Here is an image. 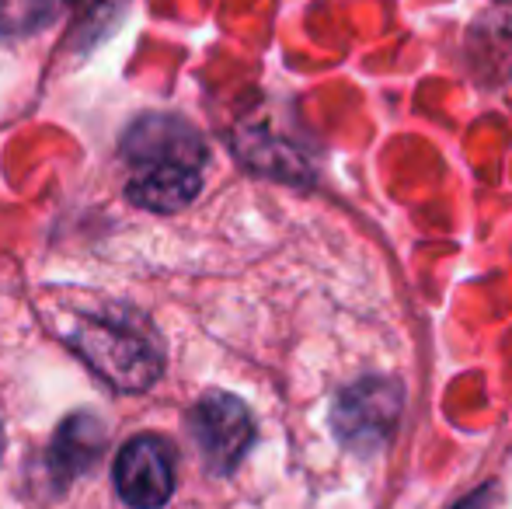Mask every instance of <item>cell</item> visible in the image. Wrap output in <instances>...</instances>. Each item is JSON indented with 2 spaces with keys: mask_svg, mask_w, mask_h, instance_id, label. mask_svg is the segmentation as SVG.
<instances>
[{
  "mask_svg": "<svg viewBox=\"0 0 512 509\" xmlns=\"http://www.w3.org/2000/svg\"><path fill=\"white\" fill-rule=\"evenodd\" d=\"M488 496H492V489H478V492H474V496H467L464 503H457L453 509H485Z\"/></svg>",
  "mask_w": 512,
  "mask_h": 509,
  "instance_id": "7",
  "label": "cell"
},
{
  "mask_svg": "<svg viewBox=\"0 0 512 509\" xmlns=\"http://www.w3.org/2000/svg\"><path fill=\"white\" fill-rule=\"evenodd\" d=\"M401 387L384 377H366L345 387L331 408V429L342 440V447L356 454H377L391 440L394 426L401 419Z\"/></svg>",
  "mask_w": 512,
  "mask_h": 509,
  "instance_id": "3",
  "label": "cell"
},
{
  "mask_svg": "<svg viewBox=\"0 0 512 509\" xmlns=\"http://www.w3.org/2000/svg\"><path fill=\"white\" fill-rule=\"evenodd\" d=\"M115 492L133 509H161L175 492V450L164 436H133L115 457Z\"/></svg>",
  "mask_w": 512,
  "mask_h": 509,
  "instance_id": "5",
  "label": "cell"
},
{
  "mask_svg": "<svg viewBox=\"0 0 512 509\" xmlns=\"http://www.w3.org/2000/svg\"><path fill=\"white\" fill-rule=\"evenodd\" d=\"M56 332L115 391H147L164 374V349L150 321L126 304H88Z\"/></svg>",
  "mask_w": 512,
  "mask_h": 509,
  "instance_id": "1",
  "label": "cell"
},
{
  "mask_svg": "<svg viewBox=\"0 0 512 509\" xmlns=\"http://www.w3.org/2000/svg\"><path fill=\"white\" fill-rule=\"evenodd\" d=\"M133 178L129 199L143 210L178 213L203 189L206 147L196 129L171 116H147L126 133L122 143Z\"/></svg>",
  "mask_w": 512,
  "mask_h": 509,
  "instance_id": "2",
  "label": "cell"
},
{
  "mask_svg": "<svg viewBox=\"0 0 512 509\" xmlns=\"http://www.w3.org/2000/svg\"><path fill=\"white\" fill-rule=\"evenodd\" d=\"M102 454H105L102 419L91 412H74L60 422V429L53 433V443H49V475H53V482L60 489H67L70 482L88 475Z\"/></svg>",
  "mask_w": 512,
  "mask_h": 509,
  "instance_id": "6",
  "label": "cell"
},
{
  "mask_svg": "<svg viewBox=\"0 0 512 509\" xmlns=\"http://www.w3.org/2000/svg\"><path fill=\"white\" fill-rule=\"evenodd\" d=\"M189 433L213 475H230L255 443V419L248 405L227 391H209L192 405Z\"/></svg>",
  "mask_w": 512,
  "mask_h": 509,
  "instance_id": "4",
  "label": "cell"
},
{
  "mask_svg": "<svg viewBox=\"0 0 512 509\" xmlns=\"http://www.w3.org/2000/svg\"><path fill=\"white\" fill-rule=\"evenodd\" d=\"M0 454H4V429H0Z\"/></svg>",
  "mask_w": 512,
  "mask_h": 509,
  "instance_id": "8",
  "label": "cell"
}]
</instances>
